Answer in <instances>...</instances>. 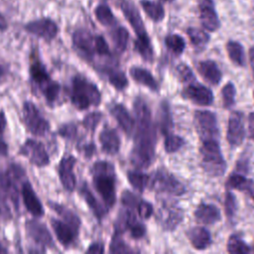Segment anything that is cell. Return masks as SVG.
Listing matches in <instances>:
<instances>
[{
	"mask_svg": "<svg viewBox=\"0 0 254 254\" xmlns=\"http://www.w3.org/2000/svg\"><path fill=\"white\" fill-rule=\"evenodd\" d=\"M7 126V119L5 116V113L0 110V137H2L5 129Z\"/></svg>",
	"mask_w": 254,
	"mask_h": 254,
	"instance_id": "9f6ffc18",
	"label": "cell"
},
{
	"mask_svg": "<svg viewBox=\"0 0 254 254\" xmlns=\"http://www.w3.org/2000/svg\"><path fill=\"white\" fill-rule=\"evenodd\" d=\"M136 116V131L130 161L140 169L151 166L155 159L156 129L152 120L151 110L142 97H137L133 104Z\"/></svg>",
	"mask_w": 254,
	"mask_h": 254,
	"instance_id": "6da1fadb",
	"label": "cell"
},
{
	"mask_svg": "<svg viewBox=\"0 0 254 254\" xmlns=\"http://www.w3.org/2000/svg\"><path fill=\"white\" fill-rule=\"evenodd\" d=\"M112 41L114 43V46L116 50L119 53H122L126 50L128 40H129V32L124 27H118L115 30H113L111 34Z\"/></svg>",
	"mask_w": 254,
	"mask_h": 254,
	"instance_id": "8d00e7d4",
	"label": "cell"
},
{
	"mask_svg": "<svg viewBox=\"0 0 254 254\" xmlns=\"http://www.w3.org/2000/svg\"><path fill=\"white\" fill-rule=\"evenodd\" d=\"M249 132L250 136L254 140V112L250 113L249 115Z\"/></svg>",
	"mask_w": 254,
	"mask_h": 254,
	"instance_id": "91938a15",
	"label": "cell"
},
{
	"mask_svg": "<svg viewBox=\"0 0 254 254\" xmlns=\"http://www.w3.org/2000/svg\"><path fill=\"white\" fill-rule=\"evenodd\" d=\"M51 225L56 234L57 240L64 247L71 246L79 234V229L73 225L65 222L63 219L51 218Z\"/></svg>",
	"mask_w": 254,
	"mask_h": 254,
	"instance_id": "2e32d148",
	"label": "cell"
},
{
	"mask_svg": "<svg viewBox=\"0 0 254 254\" xmlns=\"http://www.w3.org/2000/svg\"><path fill=\"white\" fill-rule=\"evenodd\" d=\"M227 251L229 253H249L251 248L237 235H231L227 241Z\"/></svg>",
	"mask_w": 254,
	"mask_h": 254,
	"instance_id": "ab89813d",
	"label": "cell"
},
{
	"mask_svg": "<svg viewBox=\"0 0 254 254\" xmlns=\"http://www.w3.org/2000/svg\"><path fill=\"white\" fill-rule=\"evenodd\" d=\"M127 180L135 190L141 192L146 189L147 185L149 184V177L139 171H128Z\"/></svg>",
	"mask_w": 254,
	"mask_h": 254,
	"instance_id": "e575fe53",
	"label": "cell"
},
{
	"mask_svg": "<svg viewBox=\"0 0 254 254\" xmlns=\"http://www.w3.org/2000/svg\"><path fill=\"white\" fill-rule=\"evenodd\" d=\"M70 101L76 109L86 110L100 104L101 93L96 84L81 74H75L71 79Z\"/></svg>",
	"mask_w": 254,
	"mask_h": 254,
	"instance_id": "5b68a950",
	"label": "cell"
},
{
	"mask_svg": "<svg viewBox=\"0 0 254 254\" xmlns=\"http://www.w3.org/2000/svg\"><path fill=\"white\" fill-rule=\"evenodd\" d=\"M48 205L52 210H54L58 215H60L63 220H64L65 222L73 225L74 227H76L78 229L80 228V224H81L80 218L77 216L76 213H74L67 206L63 205V204H61L59 202H56V201H53V200H49Z\"/></svg>",
	"mask_w": 254,
	"mask_h": 254,
	"instance_id": "83f0119b",
	"label": "cell"
},
{
	"mask_svg": "<svg viewBox=\"0 0 254 254\" xmlns=\"http://www.w3.org/2000/svg\"><path fill=\"white\" fill-rule=\"evenodd\" d=\"M101 150L107 155H116L120 149V138L115 129L105 126L99 134Z\"/></svg>",
	"mask_w": 254,
	"mask_h": 254,
	"instance_id": "44dd1931",
	"label": "cell"
},
{
	"mask_svg": "<svg viewBox=\"0 0 254 254\" xmlns=\"http://www.w3.org/2000/svg\"><path fill=\"white\" fill-rule=\"evenodd\" d=\"M72 47L86 61H91L95 55V35L88 30L77 29L71 36Z\"/></svg>",
	"mask_w": 254,
	"mask_h": 254,
	"instance_id": "7c38bea8",
	"label": "cell"
},
{
	"mask_svg": "<svg viewBox=\"0 0 254 254\" xmlns=\"http://www.w3.org/2000/svg\"><path fill=\"white\" fill-rule=\"evenodd\" d=\"M109 83L117 90H123L128 85V79L125 73L118 69L109 68L106 71Z\"/></svg>",
	"mask_w": 254,
	"mask_h": 254,
	"instance_id": "d590c367",
	"label": "cell"
},
{
	"mask_svg": "<svg viewBox=\"0 0 254 254\" xmlns=\"http://www.w3.org/2000/svg\"><path fill=\"white\" fill-rule=\"evenodd\" d=\"M8 29V23L5 17L0 13V32H5Z\"/></svg>",
	"mask_w": 254,
	"mask_h": 254,
	"instance_id": "94428289",
	"label": "cell"
},
{
	"mask_svg": "<svg viewBox=\"0 0 254 254\" xmlns=\"http://www.w3.org/2000/svg\"><path fill=\"white\" fill-rule=\"evenodd\" d=\"M159 218L162 226L166 230H174L181 223L183 219V212L179 207L164 205L160 208Z\"/></svg>",
	"mask_w": 254,
	"mask_h": 254,
	"instance_id": "603a6c76",
	"label": "cell"
},
{
	"mask_svg": "<svg viewBox=\"0 0 254 254\" xmlns=\"http://www.w3.org/2000/svg\"><path fill=\"white\" fill-rule=\"evenodd\" d=\"M195 219L203 224H213L221 219L220 210L209 203H200L194 210Z\"/></svg>",
	"mask_w": 254,
	"mask_h": 254,
	"instance_id": "d4e9b609",
	"label": "cell"
},
{
	"mask_svg": "<svg viewBox=\"0 0 254 254\" xmlns=\"http://www.w3.org/2000/svg\"><path fill=\"white\" fill-rule=\"evenodd\" d=\"M235 86L232 82H227L221 89V98L224 108H230L235 102Z\"/></svg>",
	"mask_w": 254,
	"mask_h": 254,
	"instance_id": "b9f144b4",
	"label": "cell"
},
{
	"mask_svg": "<svg viewBox=\"0 0 254 254\" xmlns=\"http://www.w3.org/2000/svg\"><path fill=\"white\" fill-rule=\"evenodd\" d=\"M8 155V145L2 137H0V156L6 157Z\"/></svg>",
	"mask_w": 254,
	"mask_h": 254,
	"instance_id": "6f0895ef",
	"label": "cell"
},
{
	"mask_svg": "<svg viewBox=\"0 0 254 254\" xmlns=\"http://www.w3.org/2000/svg\"><path fill=\"white\" fill-rule=\"evenodd\" d=\"M104 245L101 242H93L91 243L88 248L86 249V253H94V254H101L104 253Z\"/></svg>",
	"mask_w": 254,
	"mask_h": 254,
	"instance_id": "11a10c76",
	"label": "cell"
},
{
	"mask_svg": "<svg viewBox=\"0 0 254 254\" xmlns=\"http://www.w3.org/2000/svg\"><path fill=\"white\" fill-rule=\"evenodd\" d=\"M253 97H254V92H253Z\"/></svg>",
	"mask_w": 254,
	"mask_h": 254,
	"instance_id": "003e7915",
	"label": "cell"
},
{
	"mask_svg": "<svg viewBox=\"0 0 254 254\" xmlns=\"http://www.w3.org/2000/svg\"><path fill=\"white\" fill-rule=\"evenodd\" d=\"M159 120H160V126L163 134L165 136L168 134H171V131L173 128V119L170 111V106L167 101L161 102Z\"/></svg>",
	"mask_w": 254,
	"mask_h": 254,
	"instance_id": "1f68e13d",
	"label": "cell"
},
{
	"mask_svg": "<svg viewBox=\"0 0 254 254\" xmlns=\"http://www.w3.org/2000/svg\"><path fill=\"white\" fill-rule=\"evenodd\" d=\"M121 200H122V203L125 205V206H128V207H133L135 205L138 204L139 200H138V197L133 194L132 192H129L127 190H125L122 195H121Z\"/></svg>",
	"mask_w": 254,
	"mask_h": 254,
	"instance_id": "f5cc1de1",
	"label": "cell"
},
{
	"mask_svg": "<svg viewBox=\"0 0 254 254\" xmlns=\"http://www.w3.org/2000/svg\"><path fill=\"white\" fill-rule=\"evenodd\" d=\"M29 74L31 80L38 86L40 92L45 97L47 103L50 105L54 104L60 96L61 85L51 77L46 65L35 52L31 54Z\"/></svg>",
	"mask_w": 254,
	"mask_h": 254,
	"instance_id": "277c9868",
	"label": "cell"
},
{
	"mask_svg": "<svg viewBox=\"0 0 254 254\" xmlns=\"http://www.w3.org/2000/svg\"><path fill=\"white\" fill-rule=\"evenodd\" d=\"M91 176L93 187L101 196L104 206L111 208L116 201V177L113 165L106 161H97L91 168Z\"/></svg>",
	"mask_w": 254,
	"mask_h": 254,
	"instance_id": "3957f363",
	"label": "cell"
},
{
	"mask_svg": "<svg viewBox=\"0 0 254 254\" xmlns=\"http://www.w3.org/2000/svg\"><path fill=\"white\" fill-rule=\"evenodd\" d=\"M199 18L204 29L214 32L219 28V19L215 12L212 0H199Z\"/></svg>",
	"mask_w": 254,
	"mask_h": 254,
	"instance_id": "d6986e66",
	"label": "cell"
},
{
	"mask_svg": "<svg viewBox=\"0 0 254 254\" xmlns=\"http://www.w3.org/2000/svg\"><path fill=\"white\" fill-rule=\"evenodd\" d=\"M21 195L23 203L27 211L35 217H42L45 214V209L42 201L38 197L33 186L28 180H23L21 183Z\"/></svg>",
	"mask_w": 254,
	"mask_h": 254,
	"instance_id": "9a60e30c",
	"label": "cell"
},
{
	"mask_svg": "<svg viewBox=\"0 0 254 254\" xmlns=\"http://www.w3.org/2000/svg\"><path fill=\"white\" fill-rule=\"evenodd\" d=\"M177 71H178V74H179L181 80L184 81V82L190 83V82L195 80L194 74L192 73L191 69L187 64H180L177 67Z\"/></svg>",
	"mask_w": 254,
	"mask_h": 254,
	"instance_id": "681fc988",
	"label": "cell"
},
{
	"mask_svg": "<svg viewBox=\"0 0 254 254\" xmlns=\"http://www.w3.org/2000/svg\"><path fill=\"white\" fill-rule=\"evenodd\" d=\"M25 229L28 236L41 247H55L53 236L44 223L37 219H28L25 223Z\"/></svg>",
	"mask_w": 254,
	"mask_h": 254,
	"instance_id": "5bb4252c",
	"label": "cell"
},
{
	"mask_svg": "<svg viewBox=\"0 0 254 254\" xmlns=\"http://www.w3.org/2000/svg\"><path fill=\"white\" fill-rule=\"evenodd\" d=\"M185 140L174 134H168L165 136V142H164V147L167 153H175L179 149H181L185 145Z\"/></svg>",
	"mask_w": 254,
	"mask_h": 254,
	"instance_id": "60d3db41",
	"label": "cell"
},
{
	"mask_svg": "<svg viewBox=\"0 0 254 254\" xmlns=\"http://www.w3.org/2000/svg\"><path fill=\"white\" fill-rule=\"evenodd\" d=\"M248 181L249 180L246 179L243 175L233 174L228 178L226 187L229 189H236L239 190H244V188L246 187Z\"/></svg>",
	"mask_w": 254,
	"mask_h": 254,
	"instance_id": "bcb514c9",
	"label": "cell"
},
{
	"mask_svg": "<svg viewBox=\"0 0 254 254\" xmlns=\"http://www.w3.org/2000/svg\"><path fill=\"white\" fill-rule=\"evenodd\" d=\"M165 44L166 47L175 55H181L186 48V42L184 38L177 34L167 36L165 39Z\"/></svg>",
	"mask_w": 254,
	"mask_h": 254,
	"instance_id": "f35d334b",
	"label": "cell"
},
{
	"mask_svg": "<svg viewBox=\"0 0 254 254\" xmlns=\"http://www.w3.org/2000/svg\"><path fill=\"white\" fill-rule=\"evenodd\" d=\"M187 236L191 246L196 250H204L211 244L210 233L204 227H191L187 232Z\"/></svg>",
	"mask_w": 254,
	"mask_h": 254,
	"instance_id": "484cf974",
	"label": "cell"
},
{
	"mask_svg": "<svg viewBox=\"0 0 254 254\" xmlns=\"http://www.w3.org/2000/svg\"><path fill=\"white\" fill-rule=\"evenodd\" d=\"M94 15L95 18L97 19V21L105 26V27H109L115 24V17L111 11V9L106 5V4H99L96 6V8L94 9Z\"/></svg>",
	"mask_w": 254,
	"mask_h": 254,
	"instance_id": "d6a6232c",
	"label": "cell"
},
{
	"mask_svg": "<svg viewBox=\"0 0 254 254\" xmlns=\"http://www.w3.org/2000/svg\"><path fill=\"white\" fill-rule=\"evenodd\" d=\"M130 75L136 82L147 86L153 91L158 90V83L149 70L139 66H132L130 68Z\"/></svg>",
	"mask_w": 254,
	"mask_h": 254,
	"instance_id": "f1b7e54d",
	"label": "cell"
},
{
	"mask_svg": "<svg viewBox=\"0 0 254 254\" xmlns=\"http://www.w3.org/2000/svg\"><path fill=\"white\" fill-rule=\"evenodd\" d=\"M183 94L190 101L199 105H210L213 101L212 91L195 80L188 83L184 88Z\"/></svg>",
	"mask_w": 254,
	"mask_h": 254,
	"instance_id": "ac0fdd59",
	"label": "cell"
},
{
	"mask_svg": "<svg viewBox=\"0 0 254 254\" xmlns=\"http://www.w3.org/2000/svg\"><path fill=\"white\" fill-rule=\"evenodd\" d=\"M194 122L201 141L217 140L219 129L214 113L207 110H197L194 113Z\"/></svg>",
	"mask_w": 254,
	"mask_h": 254,
	"instance_id": "8fae6325",
	"label": "cell"
},
{
	"mask_svg": "<svg viewBox=\"0 0 254 254\" xmlns=\"http://www.w3.org/2000/svg\"><path fill=\"white\" fill-rule=\"evenodd\" d=\"M121 10H122L125 18L127 19V21L133 28L134 32L136 33L137 38L148 36V34L145 30L142 18L140 16L137 8L133 5V3L129 2V1H123L121 4Z\"/></svg>",
	"mask_w": 254,
	"mask_h": 254,
	"instance_id": "ffe728a7",
	"label": "cell"
},
{
	"mask_svg": "<svg viewBox=\"0 0 254 254\" xmlns=\"http://www.w3.org/2000/svg\"><path fill=\"white\" fill-rule=\"evenodd\" d=\"M102 113L98 112V111H93L90 112L88 114H86L82 120V125L85 129H87L88 131L94 132V130L96 129L97 125L99 124V122L102 119Z\"/></svg>",
	"mask_w": 254,
	"mask_h": 254,
	"instance_id": "ee69618b",
	"label": "cell"
},
{
	"mask_svg": "<svg viewBox=\"0 0 254 254\" xmlns=\"http://www.w3.org/2000/svg\"><path fill=\"white\" fill-rule=\"evenodd\" d=\"M8 249L0 242V253H7Z\"/></svg>",
	"mask_w": 254,
	"mask_h": 254,
	"instance_id": "e7e4bbea",
	"label": "cell"
},
{
	"mask_svg": "<svg viewBox=\"0 0 254 254\" xmlns=\"http://www.w3.org/2000/svg\"><path fill=\"white\" fill-rule=\"evenodd\" d=\"M19 154L26 157L32 165L38 168L50 165V156L45 145L36 139H27L20 147Z\"/></svg>",
	"mask_w": 254,
	"mask_h": 254,
	"instance_id": "30bf717a",
	"label": "cell"
},
{
	"mask_svg": "<svg viewBox=\"0 0 254 254\" xmlns=\"http://www.w3.org/2000/svg\"><path fill=\"white\" fill-rule=\"evenodd\" d=\"M6 75H7V70L2 64H0V82H2L6 78Z\"/></svg>",
	"mask_w": 254,
	"mask_h": 254,
	"instance_id": "be15d7a7",
	"label": "cell"
},
{
	"mask_svg": "<svg viewBox=\"0 0 254 254\" xmlns=\"http://www.w3.org/2000/svg\"><path fill=\"white\" fill-rule=\"evenodd\" d=\"M244 191L248 192V194H249V195L251 196V198L254 200V182H252V181L249 180V182H248V184H247V186H246Z\"/></svg>",
	"mask_w": 254,
	"mask_h": 254,
	"instance_id": "680465c9",
	"label": "cell"
},
{
	"mask_svg": "<svg viewBox=\"0 0 254 254\" xmlns=\"http://www.w3.org/2000/svg\"><path fill=\"white\" fill-rule=\"evenodd\" d=\"M79 194L81 195V197L84 199V201L86 202V204L88 205L89 209L92 211L93 215L98 219L101 220L106 212H107V208L105 206H103L94 196V194L92 193V191L90 190L89 187L87 186V184L85 182L82 183V185L79 188L78 190Z\"/></svg>",
	"mask_w": 254,
	"mask_h": 254,
	"instance_id": "cb8c5ba5",
	"label": "cell"
},
{
	"mask_svg": "<svg viewBox=\"0 0 254 254\" xmlns=\"http://www.w3.org/2000/svg\"><path fill=\"white\" fill-rule=\"evenodd\" d=\"M224 206H225V213L228 219L231 220L235 216V213L237 211V202H236L235 195L230 191H227L225 193Z\"/></svg>",
	"mask_w": 254,
	"mask_h": 254,
	"instance_id": "7dc6e473",
	"label": "cell"
},
{
	"mask_svg": "<svg viewBox=\"0 0 254 254\" xmlns=\"http://www.w3.org/2000/svg\"><path fill=\"white\" fill-rule=\"evenodd\" d=\"M24 30L39 39L46 42H52L59 34L58 24L49 17H41L32 21H29L24 25Z\"/></svg>",
	"mask_w": 254,
	"mask_h": 254,
	"instance_id": "9c48e42d",
	"label": "cell"
},
{
	"mask_svg": "<svg viewBox=\"0 0 254 254\" xmlns=\"http://www.w3.org/2000/svg\"><path fill=\"white\" fill-rule=\"evenodd\" d=\"M23 122L26 129L34 136L43 137L50 131V122L32 101L23 103Z\"/></svg>",
	"mask_w": 254,
	"mask_h": 254,
	"instance_id": "52a82bcc",
	"label": "cell"
},
{
	"mask_svg": "<svg viewBox=\"0 0 254 254\" xmlns=\"http://www.w3.org/2000/svg\"><path fill=\"white\" fill-rule=\"evenodd\" d=\"M58 134L66 140H74L77 136V125L74 122L64 123L59 127Z\"/></svg>",
	"mask_w": 254,
	"mask_h": 254,
	"instance_id": "f6af8a7d",
	"label": "cell"
},
{
	"mask_svg": "<svg viewBox=\"0 0 254 254\" xmlns=\"http://www.w3.org/2000/svg\"><path fill=\"white\" fill-rule=\"evenodd\" d=\"M200 156L202 168L209 176L220 177L225 173L226 162L217 140L201 141Z\"/></svg>",
	"mask_w": 254,
	"mask_h": 254,
	"instance_id": "8992f818",
	"label": "cell"
},
{
	"mask_svg": "<svg viewBox=\"0 0 254 254\" xmlns=\"http://www.w3.org/2000/svg\"><path fill=\"white\" fill-rule=\"evenodd\" d=\"M130 230V233H131V236L135 239H138V238H141L145 235L146 233V227L144 224L136 221V219L129 225V228Z\"/></svg>",
	"mask_w": 254,
	"mask_h": 254,
	"instance_id": "816d5d0a",
	"label": "cell"
},
{
	"mask_svg": "<svg viewBox=\"0 0 254 254\" xmlns=\"http://www.w3.org/2000/svg\"><path fill=\"white\" fill-rule=\"evenodd\" d=\"M137 211L141 218L147 219L153 214V206L150 202L145 200H139L137 204Z\"/></svg>",
	"mask_w": 254,
	"mask_h": 254,
	"instance_id": "f907efd6",
	"label": "cell"
},
{
	"mask_svg": "<svg viewBox=\"0 0 254 254\" xmlns=\"http://www.w3.org/2000/svg\"><path fill=\"white\" fill-rule=\"evenodd\" d=\"M245 137L243 114L240 111H233L229 115L226 138L231 147H238Z\"/></svg>",
	"mask_w": 254,
	"mask_h": 254,
	"instance_id": "e0dca14e",
	"label": "cell"
},
{
	"mask_svg": "<svg viewBox=\"0 0 254 254\" xmlns=\"http://www.w3.org/2000/svg\"><path fill=\"white\" fill-rule=\"evenodd\" d=\"M77 150H78V152H81L84 155V157L90 158L95 153L96 148H95V145L92 142H89V143H84V144L77 145Z\"/></svg>",
	"mask_w": 254,
	"mask_h": 254,
	"instance_id": "db71d44e",
	"label": "cell"
},
{
	"mask_svg": "<svg viewBox=\"0 0 254 254\" xmlns=\"http://www.w3.org/2000/svg\"><path fill=\"white\" fill-rule=\"evenodd\" d=\"M135 48L140 56L147 62H152L154 59V50L148 36L137 38L135 42Z\"/></svg>",
	"mask_w": 254,
	"mask_h": 254,
	"instance_id": "836d02e7",
	"label": "cell"
},
{
	"mask_svg": "<svg viewBox=\"0 0 254 254\" xmlns=\"http://www.w3.org/2000/svg\"><path fill=\"white\" fill-rule=\"evenodd\" d=\"M25 178V170L18 164H10L0 170V217L11 220L19 211V185Z\"/></svg>",
	"mask_w": 254,
	"mask_h": 254,
	"instance_id": "7a4b0ae2",
	"label": "cell"
},
{
	"mask_svg": "<svg viewBox=\"0 0 254 254\" xmlns=\"http://www.w3.org/2000/svg\"><path fill=\"white\" fill-rule=\"evenodd\" d=\"M249 59H250V64L253 70V76H254V46L249 50Z\"/></svg>",
	"mask_w": 254,
	"mask_h": 254,
	"instance_id": "6125c7cd",
	"label": "cell"
},
{
	"mask_svg": "<svg viewBox=\"0 0 254 254\" xmlns=\"http://www.w3.org/2000/svg\"><path fill=\"white\" fill-rule=\"evenodd\" d=\"M164 1H173V0H164Z\"/></svg>",
	"mask_w": 254,
	"mask_h": 254,
	"instance_id": "03108f58",
	"label": "cell"
},
{
	"mask_svg": "<svg viewBox=\"0 0 254 254\" xmlns=\"http://www.w3.org/2000/svg\"><path fill=\"white\" fill-rule=\"evenodd\" d=\"M76 162L77 160L74 156L64 155L59 163V179L63 188L68 192L73 191L76 188V178L73 172Z\"/></svg>",
	"mask_w": 254,
	"mask_h": 254,
	"instance_id": "4fadbf2b",
	"label": "cell"
},
{
	"mask_svg": "<svg viewBox=\"0 0 254 254\" xmlns=\"http://www.w3.org/2000/svg\"><path fill=\"white\" fill-rule=\"evenodd\" d=\"M197 71L205 81L212 85H217L222 77V73L219 67L215 62L210 60L199 62L197 64Z\"/></svg>",
	"mask_w": 254,
	"mask_h": 254,
	"instance_id": "4316f807",
	"label": "cell"
},
{
	"mask_svg": "<svg viewBox=\"0 0 254 254\" xmlns=\"http://www.w3.org/2000/svg\"><path fill=\"white\" fill-rule=\"evenodd\" d=\"M95 55L100 57H109L110 51L107 42L100 35H95Z\"/></svg>",
	"mask_w": 254,
	"mask_h": 254,
	"instance_id": "c3c4849f",
	"label": "cell"
},
{
	"mask_svg": "<svg viewBox=\"0 0 254 254\" xmlns=\"http://www.w3.org/2000/svg\"><path fill=\"white\" fill-rule=\"evenodd\" d=\"M226 51L229 59L233 64L239 66H243L245 64L244 50L241 44L235 41H229L226 44Z\"/></svg>",
	"mask_w": 254,
	"mask_h": 254,
	"instance_id": "4dcf8cb0",
	"label": "cell"
},
{
	"mask_svg": "<svg viewBox=\"0 0 254 254\" xmlns=\"http://www.w3.org/2000/svg\"><path fill=\"white\" fill-rule=\"evenodd\" d=\"M187 33L190 40V43L195 48H203L209 42V36L200 29L189 28Z\"/></svg>",
	"mask_w": 254,
	"mask_h": 254,
	"instance_id": "74e56055",
	"label": "cell"
},
{
	"mask_svg": "<svg viewBox=\"0 0 254 254\" xmlns=\"http://www.w3.org/2000/svg\"><path fill=\"white\" fill-rule=\"evenodd\" d=\"M140 4L146 15L152 21L160 22L165 18V9L161 3L151 0H141Z\"/></svg>",
	"mask_w": 254,
	"mask_h": 254,
	"instance_id": "f546056e",
	"label": "cell"
},
{
	"mask_svg": "<svg viewBox=\"0 0 254 254\" xmlns=\"http://www.w3.org/2000/svg\"><path fill=\"white\" fill-rule=\"evenodd\" d=\"M110 113L115 118L118 125L125 132V134L127 136L132 135L135 128V121L127 108L120 103H116L110 108Z\"/></svg>",
	"mask_w": 254,
	"mask_h": 254,
	"instance_id": "7402d4cb",
	"label": "cell"
},
{
	"mask_svg": "<svg viewBox=\"0 0 254 254\" xmlns=\"http://www.w3.org/2000/svg\"><path fill=\"white\" fill-rule=\"evenodd\" d=\"M110 253H131L132 249L122 240L120 234L114 233L109 246Z\"/></svg>",
	"mask_w": 254,
	"mask_h": 254,
	"instance_id": "7bdbcfd3",
	"label": "cell"
},
{
	"mask_svg": "<svg viewBox=\"0 0 254 254\" xmlns=\"http://www.w3.org/2000/svg\"><path fill=\"white\" fill-rule=\"evenodd\" d=\"M150 188L152 190L162 191L171 195H182L186 192V187L172 174L166 170L156 171L149 178Z\"/></svg>",
	"mask_w": 254,
	"mask_h": 254,
	"instance_id": "ba28073f",
	"label": "cell"
}]
</instances>
